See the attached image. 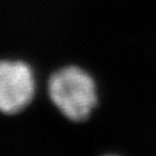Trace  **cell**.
<instances>
[{
    "mask_svg": "<svg viewBox=\"0 0 156 156\" xmlns=\"http://www.w3.org/2000/svg\"><path fill=\"white\" fill-rule=\"evenodd\" d=\"M35 80L31 68L22 62H0V111L15 115L31 102Z\"/></svg>",
    "mask_w": 156,
    "mask_h": 156,
    "instance_id": "7a4b0ae2",
    "label": "cell"
},
{
    "mask_svg": "<svg viewBox=\"0 0 156 156\" xmlns=\"http://www.w3.org/2000/svg\"><path fill=\"white\" fill-rule=\"evenodd\" d=\"M48 86L53 104L73 122L86 120L97 104L94 80L76 66H67L55 72Z\"/></svg>",
    "mask_w": 156,
    "mask_h": 156,
    "instance_id": "6da1fadb",
    "label": "cell"
}]
</instances>
